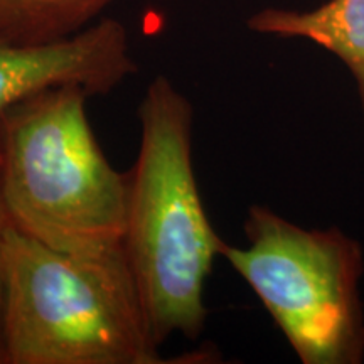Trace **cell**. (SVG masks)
Masks as SVG:
<instances>
[{"label": "cell", "instance_id": "277c9868", "mask_svg": "<svg viewBox=\"0 0 364 364\" xmlns=\"http://www.w3.org/2000/svg\"><path fill=\"white\" fill-rule=\"evenodd\" d=\"M245 235L247 247L223 243L220 257L252 287L300 361L363 363L358 241L338 228L306 230L258 204L248 209Z\"/></svg>", "mask_w": 364, "mask_h": 364}, {"label": "cell", "instance_id": "3957f363", "mask_svg": "<svg viewBox=\"0 0 364 364\" xmlns=\"http://www.w3.org/2000/svg\"><path fill=\"white\" fill-rule=\"evenodd\" d=\"M76 85L41 90L0 112V198L12 226L48 247L102 253L122 247L129 174L91 129Z\"/></svg>", "mask_w": 364, "mask_h": 364}, {"label": "cell", "instance_id": "7a4b0ae2", "mask_svg": "<svg viewBox=\"0 0 364 364\" xmlns=\"http://www.w3.org/2000/svg\"><path fill=\"white\" fill-rule=\"evenodd\" d=\"M6 364H159L124 247L51 248L9 228L4 243Z\"/></svg>", "mask_w": 364, "mask_h": 364}, {"label": "cell", "instance_id": "52a82bcc", "mask_svg": "<svg viewBox=\"0 0 364 364\" xmlns=\"http://www.w3.org/2000/svg\"><path fill=\"white\" fill-rule=\"evenodd\" d=\"M115 0H0V41L48 44L81 33Z\"/></svg>", "mask_w": 364, "mask_h": 364}, {"label": "cell", "instance_id": "ba28073f", "mask_svg": "<svg viewBox=\"0 0 364 364\" xmlns=\"http://www.w3.org/2000/svg\"><path fill=\"white\" fill-rule=\"evenodd\" d=\"M12 226L7 209L0 198V364H6V354H4V338H2V312H4V243L9 228Z\"/></svg>", "mask_w": 364, "mask_h": 364}, {"label": "cell", "instance_id": "8992f818", "mask_svg": "<svg viewBox=\"0 0 364 364\" xmlns=\"http://www.w3.org/2000/svg\"><path fill=\"white\" fill-rule=\"evenodd\" d=\"M253 33L299 38L334 54L351 71L364 113V0H329L311 11L267 7L248 19Z\"/></svg>", "mask_w": 364, "mask_h": 364}, {"label": "cell", "instance_id": "5b68a950", "mask_svg": "<svg viewBox=\"0 0 364 364\" xmlns=\"http://www.w3.org/2000/svg\"><path fill=\"white\" fill-rule=\"evenodd\" d=\"M136 73L125 26L112 17L71 38L48 44L0 41V112L29 95L76 85L91 97L107 95Z\"/></svg>", "mask_w": 364, "mask_h": 364}, {"label": "cell", "instance_id": "6da1fadb", "mask_svg": "<svg viewBox=\"0 0 364 364\" xmlns=\"http://www.w3.org/2000/svg\"><path fill=\"white\" fill-rule=\"evenodd\" d=\"M140 144L129 174L124 247L161 344L196 339L206 324L204 287L223 241L204 209L193 166V107L159 75L139 105Z\"/></svg>", "mask_w": 364, "mask_h": 364}]
</instances>
